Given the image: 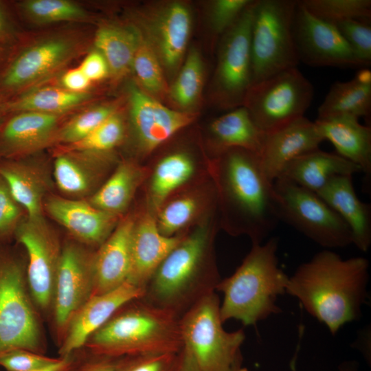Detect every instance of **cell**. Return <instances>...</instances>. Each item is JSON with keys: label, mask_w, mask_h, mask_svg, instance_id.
<instances>
[{"label": "cell", "mask_w": 371, "mask_h": 371, "mask_svg": "<svg viewBox=\"0 0 371 371\" xmlns=\"http://www.w3.org/2000/svg\"><path fill=\"white\" fill-rule=\"evenodd\" d=\"M199 208L198 201L192 196H182L161 206L155 218L159 232L171 237L189 223Z\"/></svg>", "instance_id": "f35d334b"}, {"label": "cell", "mask_w": 371, "mask_h": 371, "mask_svg": "<svg viewBox=\"0 0 371 371\" xmlns=\"http://www.w3.org/2000/svg\"><path fill=\"white\" fill-rule=\"evenodd\" d=\"M254 0L222 36L215 74V89L224 106H243L252 85L250 48Z\"/></svg>", "instance_id": "4fadbf2b"}, {"label": "cell", "mask_w": 371, "mask_h": 371, "mask_svg": "<svg viewBox=\"0 0 371 371\" xmlns=\"http://www.w3.org/2000/svg\"><path fill=\"white\" fill-rule=\"evenodd\" d=\"M44 212L63 226L72 239L91 249L99 247L117 226L119 216L93 206L87 199L50 194Z\"/></svg>", "instance_id": "9a60e30c"}, {"label": "cell", "mask_w": 371, "mask_h": 371, "mask_svg": "<svg viewBox=\"0 0 371 371\" xmlns=\"http://www.w3.org/2000/svg\"><path fill=\"white\" fill-rule=\"evenodd\" d=\"M26 266V258L16 246L0 245V355L15 348L46 352L41 314L30 293Z\"/></svg>", "instance_id": "8992f818"}, {"label": "cell", "mask_w": 371, "mask_h": 371, "mask_svg": "<svg viewBox=\"0 0 371 371\" xmlns=\"http://www.w3.org/2000/svg\"><path fill=\"white\" fill-rule=\"evenodd\" d=\"M88 98L85 93H74L65 89L45 87L25 93L5 102L8 113L34 111L56 115L83 102Z\"/></svg>", "instance_id": "d6a6232c"}, {"label": "cell", "mask_w": 371, "mask_h": 371, "mask_svg": "<svg viewBox=\"0 0 371 371\" xmlns=\"http://www.w3.org/2000/svg\"><path fill=\"white\" fill-rule=\"evenodd\" d=\"M210 132L215 147L222 154L238 148L258 155L265 136L244 106L214 119L210 124Z\"/></svg>", "instance_id": "f1b7e54d"}, {"label": "cell", "mask_w": 371, "mask_h": 371, "mask_svg": "<svg viewBox=\"0 0 371 371\" xmlns=\"http://www.w3.org/2000/svg\"><path fill=\"white\" fill-rule=\"evenodd\" d=\"M324 141L317 126L304 116L265 134L258 157L270 180L274 181L296 158L319 148Z\"/></svg>", "instance_id": "d6986e66"}, {"label": "cell", "mask_w": 371, "mask_h": 371, "mask_svg": "<svg viewBox=\"0 0 371 371\" xmlns=\"http://www.w3.org/2000/svg\"><path fill=\"white\" fill-rule=\"evenodd\" d=\"M279 221L329 249L352 244L351 232L317 192L283 178L273 181Z\"/></svg>", "instance_id": "9c48e42d"}, {"label": "cell", "mask_w": 371, "mask_h": 371, "mask_svg": "<svg viewBox=\"0 0 371 371\" xmlns=\"http://www.w3.org/2000/svg\"><path fill=\"white\" fill-rule=\"evenodd\" d=\"M4 104H5V102L0 101V125L5 120V118L4 117V115L5 114H8V113L6 112V111L5 109Z\"/></svg>", "instance_id": "9f6ffc18"}, {"label": "cell", "mask_w": 371, "mask_h": 371, "mask_svg": "<svg viewBox=\"0 0 371 371\" xmlns=\"http://www.w3.org/2000/svg\"><path fill=\"white\" fill-rule=\"evenodd\" d=\"M58 115L34 111L14 113L0 125V160L30 156L57 134Z\"/></svg>", "instance_id": "7402d4cb"}, {"label": "cell", "mask_w": 371, "mask_h": 371, "mask_svg": "<svg viewBox=\"0 0 371 371\" xmlns=\"http://www.w3.org/2000/svg\"><path fill=\"white\" fill-rule=\"evenodd\" d=\"M358 59L366 67L371 63L370 19H353L337 25Z\"/></svg>", "instance_id": "b9f144b4"}, {"label": "cell", "mask_w": 371, "mask_h": 371, "mask_svg": "<svg viewBox=\"0 0 371 371\" xmlns=\"http://www.w3.org/2000/svg\"><path fill=\"white\" fill-rule=\"evenodd\" d=\"M313 16L327 23L353 19H371L370 0H300Z\"/></svg>", "instance_id": "d590c367"}, {"label": "cell", "mask_w": 371, "mask_h": 371, "mask_svg": "<svg viewBox=\"0 0 371 371\" xmlns=\"http://www.w3.org/2000/svg\"><path fill=\"white\" fill-rule=\"evenodd\" d=\"M5 32V21L2 10L0 7V37L3 36Z\"/></svg>", "instance_id": "11a10c76"}, {"label": "cell", "mask_w": 371, "mask_h": 371, "mask_svg": "<svg viewBox=\"0 0 371 371\" xmlns=\"http://www.w3.org/2000/svg\"><path fill=\"white\" fill-rule=\"evenodd\" d=\"M226 227L246 234L252 245L265 242L279 221L273 181L264 172L257 153L232 148L217 165Z\"/></svg>", "instance_id": "3957f363"}, {"label": "cell", "mask_w": 371, "mask_h": 371, "mask_svg": "<svg viewBox=\"0 0 371 371\" xmlns=\"http://www.w3.org/2000/svg\"><path fill=\"white\" fill-rule=\"evenodd\" d=\"M91 81L79 67L67 71L62 78L65 89L74 93H83Z\"/></svg>", "instance_id": "681fc988"}, {"label": "cell", "mask_w": 371, "mask_h": 371, "mask_svg": "<svg viewBox=\"0 0 371 371\" xmlns=\"http://www.w3.org/2000/svg\"><path fill=\"white\" fill-rule=\"evenodd\" d=\"M129 104L133 133L145 153L154 150L195 119L194 114L168 108L134 85L129 89Z\"/></svg>", "instance_id": "2e32d148"}, {"label": "cell", "mask_w": 371, "mask_h": 371, "mask_svg": "<svg viewBox=\"0 0 371 371\" xmlns=\"http://www.w3.org/2000/svg\"><path fill=\"white\" fill-rule=\"evenodd\" d=\"M58 357H51L23 348H15L0 355V367L6 371H33L58 361Z\"/></svg>", "instance_id": "f6af8a7d"}, {"label": "cell", "mask_w": 371, "mask_h": 371, "mask_svg": "<svg viewBox=\"0 0 371 371\" xmlns=\"http://www.w3.org/2000/svg\"><path fill=\"white\" fill-rule=\"evenodd\" d=\"M120 358L93 355L82 348L80 358L71 371H116Z\"/></svg>", "instance_id": "7dc6e473"}, {"label": "cell", "mask_w": 371, "mask_h": 371, "mask_svg": "<svg viewBox=\"0 0 371 371\" xmlns=\"http://www.w3.org/2000/svg\"><path fill=\"white\" fill-rule=\"evenodd\" d=\"M78 67L91 82L104 78L109 72L106 61L97 50L89 54Z\"/></svg>", "instance_id": "c3c4849f"}, {"label": "cell", "mask_w": 371, "mask_h": 371, "mask_svg": "<svg viewBox=\"0 0 371 371\" xmlns=\"http://www.w3.org/2000/svg\"><path fill=\"white\" fill-rule=\"evenodd\" d=\"M359 172H362L361 170L356 164L337 153L318 148L290 162L278 178L317 192L335 176H352Z\"/></svg>", "instance_id": "83f0119b"}, {"label": "cell", "mask_w": 371, "mask_h": 371, "mask_svg": "<svg viewBox=\"0 0 371 371\" xmlns=\"http://www.w3.org/2000/svg\"><path fill=\"white\" fill-rule=\"evenodd\" d=\"M317 193L346 224L352 244L367 251L371 245V207L358 197L352 176H335Z\"/></svg>", "instance_id": "484cf974"}, {"label": "cell", "mask_w": 371, "mask_h": 371, "mask_svg": "<svg viewBox=\"0 0 371 371\" xmlns=\"http://www.w3.org/2000/svg\"><path fill=\"white\" fill-rule=\"evenodd\" d=\"M26 216L24 208L0 175V245L9 244L14 239L16 228Z\"/></svg>", "instance_id": "7bdbcfd3"}, {"label": "cell", "mask_w": 371, "mask_h": 371, "mask_svg": "<svg viewBox=\"0 0 371 371\" xmlns=\"http://www.w3.org/2000/svg\"><path fill=\"white\" fill-rule=\"evenodd\" d=\"M234 371H248L246 368L242 366V364L239 365Z\"/></svg>", "instance_id": "6f0895ef"}, {"label": "cell", "mask_w": 371, "mask_h": 371, "mask_svg": "<svg viewBox=\"0 0 371 371\" xmlns=\"http://www.w3.org/2000/svg\"><path fill=\"white\" fill-rule=\"evenodd\" d=\"M293 32L300 62L311 67H366L337 25L313 16L297 0Z\"/></svg>", "instance_id": "5bb4252c"}, {"label": "cell", "mask_w": 371, "mask_h": 371, "mask_svg": "<svg viewBox=\"0 0 371 371\" xmlns=\"http://www.w3.org/2000/svg\"><path fill=\"white\" fill-rule=\"evenodd\" d=\"M354 79L361 84L371 85V72L368 69H361L357 73Z\"/></svg>", "instance_id": "f5cc1de1"}, {"label": "cell", "mask_w": 371, "mask_h": 371, "mask_svg": "<svg viewBox=\"0 0 371 371\" xmlns=\"http://www.w3.org/2000/svg\"><path fill=\"white\" fill-rule=\"evenodd\" d=\"M113 113V109L109 106L88 109L74 117L58 131L56 140L67 146L74 144L88 136Z\"/></svg>", "instance_id": "ab89813d"}, {"label": "cell", "mask_w": 371, "mask_h": 371, "mask_svg": "<svg viewBox=\"0 0 371 371\" xmlns=\"http://www.w3.org/2000/svg\"><path fill=\"white\" fill-rule=\"evenodd\" d=\"M145 289L126 281L109 292L91 296L70 320L58 346L59 357L83 348L89 337L102 326L125 303L142 297Z\"/></svg>", "instance_id": "e0dca14e"}, {"label": "cell", "mask_w": 371, "mask_h": 371, "mask_svg": "<svg viewBox=\"0 0 371 371\" xmlns=\"http://www.w3.org/2000/svg\"><path fill=\"white\" fill-rule=\"evenodd\" d=\"M0 175L28 217L45 216L44 202L55 186L52 167L29 156L0 160Z\"/></svg>", "instance_id": "ffe728a7"}, {"label": "cell", "mask_w": 371, "mask_h": 371, "mask_svg": "<svg viewBox=\"0 0 371 371\" xmlns=\"http://www.w3.org/2000/svg\"><path fill=\"white\" fill-rule=\"evenodd\" d=\"M178 352L155 353L120 357L116 371H172L177 361Z\"/></svg>", "instance_id": "bcb514c9"}, {"label": "cell", "mask_w": 371, "mask_h": 371, "mask_svg": "<svg viewBox=\"0 0 371 371\" xmlns=\"http://www.w3.org/2000/svg\"><path fill=\"white\" fill-rule=\"evenodd\" d=\"M135 219L128 215L121 220L106 240L95 250L92 296L112 291L127 281Z\"/></svg>", "instance_id": "603a6c76"}, {"label": "cell", "mask_w": 371, "mask_h": 371, "mask_svg": "<svg viewBox=\"0 0 371 371\" xmlns=\"http://www.w3.org/2000/svg\"><path fill=\"white\" fill-rule=\"evenodd\" d=\"M183 237L162 235L157 229L155 218L150 213L135 219L127 281L145 289L157 268Z\"/></svg>", "instance_id": "cb8c5ba5"}, {"label": "cell", "mask_w": 371, "mask_h": 371, "mask_svg": "<svg viewBox=\"0 0 371 371\" xmlns=\"http://www.w3.org/2000/svg\"><path fill=\"white\" fill-rule=\"evenodd\" d=\"M368 280L366 258L344 259L325 249L297 268L289 278L286 293L296 297L335 335L344 325L361 317Z\"/></svg>", "instance_id": "6da1fadb"}, {"label": "cell", "mask_w": 371, "mask_h": 371, "mask_svg": "<svg viewBox=\"0 0 371 371\" xmlns=\"http://www.w3.org/2000/svg\"><path fill=\"white\" fill-rule=\"evenodd\" d=\"M371 112V85L355 79L335 82L317 110V118L339 115L368 117Z\"/></svg>", "instance_id": "1f68e13d"}, {"label": "cell", "mask_w": 371, "mask_h": 371, "mask_svg": "<svg viewBox=\"0 0 371 371\" xmlns=\"http://www.w3.org/2000/svg\"><path fill=\"white\" fill-rule=\"evenodd\" d=\"M315 122L337 154L358 166L368 178L371 175V128L351 115L317 118Z\"/></svg>", "instance_id": "4316f807"}, {"label": "cell", "mask_w": 371, "mask_h": 371, "mask_svg": "<svg viewBox=\"0 0 371 371\" xmlns=\"http://www.w3.org/2000/svg\"><path fill=\"white\" fill-rule=\"evenodd\" d=\"M106 153L67 150L58 154L53 164L54 185L63 196L87 199L104 183L111 163Z\"/></svg>", "instance_id": "44dd1931"}, {"label": "cell", "mask_w": 371, "mask_h": 371, "mask_svg": "<svg viewBox=\"0 0 371 371\" xmlns=\"http://www.w3.org/2000/svg\"><path fill=\"white\" fill-rule=\"evenodd\" d=\"M194 169L192 160L185 153H176L162 159L155 169L150 183L153 207L159 210L168 195L190 178Z\"/></svg>", "instance_id": "836d02e7"}, {"label": "cell", "mask_w": 371, "mask_h": 371, "mask_svg": "<svg viewBox=\"0 0 371 371\" xmlns=\"http://www.w3.org/2000/svg\"><path fill=\"white\" fill-rule=\"evenodd\" d=\"M143 175L142 169L135 164L122 161L87 200L96 208L120 217L128 207Z\"/></svg>", "instance_id": "f546056e"}, {"label": "cell", "mask_w": 371, "mask_h": 371, "mask_svg": "<svg viewBox=\"0 0 371 371\" xmlns=\"http://www.w3.org/2000/svg\"><path fill=\"white\" fill-rule=\"evenodd\" d=\"M213 236L207 221L184 236L157 268L142 297L180 318L214 293L221 279L213 258Z\"/></svg>", "instance_id": "7a4b0ae2"}, {"label": "cell", "mask_w": 371, "mask_h": 371, "mask_svg": "<svg viewBox=\"0 0 371 371\" xmlns=\"http://www.w3.org/2000/svg\"><path fill=\"white\" fill-rule=\"evenodd\" d=\"M313 95V85L294 67L253 84L243 106L267 134L304 117Z\"/></svg>", "instance_id": "30bf717a"}, {"label": "cell", "mask_w": 371, "mask_h": 371, "mask_svg": "<svg viewBox=\"0 0 371 371\" xmlns=\"http://www.w3.org/2000/svg\"><path fill=\"white\" fill-rule=\"evenodd\" d=\"M74 52L70 41L50 38L16 55L0 73V93L8 94L47 76L62 66Z\"/></svg>", "instance_id": "ac0fdd59"}, {"label": "cell", "mask_w": 371, "mask_h": 371, "mask_svg": "<svg viewBox=\"0 0 371 371\" xmlns=\"http://www.w3.org/2000/svg\"><path fill=\"white\" fill-rule=\"evenodd\" d=\"M291 368L293 371H296L295 364H292ZM340 371H357V368L353 363H345L339 368Z\"/></svg>", "instance_id": "db71d44e"}, {"label": "cell", "mask_w": 371, "mask_h": 371, "mask_svg": "<svg viewBox=\"0 0 371 371\" xmlns=\"http://www.w3.org/2000/svg\"><path fill=\"white\" fill-rule=\"evenodd\" d=\"M179 319L142 297L135 298L93 333L83 349L113 358L178 352L183 347Z\"/></svg>", "instance_id": "277c9868"}, {"label": "cell", "mask_w": 371, "mask_h": 371, "mask_svg": "<svg viewBox=\"0 0 371 371\" xmlns=\"http://www.w3.org/2000/svg\"><path fill=\"white\" fill-rule=\"evenodd\" d=\"M14 239L26 252L27 282L32 300L40 314L49 315L63 243L45 216H26Z\"/></svg>", "instance_id": "8fae6325"}, {"label": "cell", "mask_w": 371, "mask_h": 371, "mask_svg": "<svg viewBox=\"0 0 371 371\" xmlns=\"http://www.w3.org/2000/svg\"><path fill=\"white\" fill-rule=\"evenodd\" d=\"M278 247L276 237L252 245L235 272L220 281L216 291L223 295V323L236 319L244 326L255 325L281 311L277 298L286 293L289 277L279 267Z\"/></svg>", "instance_id": "5b68a950"}, {"label": "cell", "mask_w": 371, "mask_h": 371, "mask_svg": "<svg viewBox=\"0 0 371 371\" xmlns=\"http://www.w3.org/2000/svg\"><path fill=\"white\" fill-rule=\"evenodd\" d=\"M203 76L201 56L196 49H192L171 87L172 100L183 108L192 106L200 95Z\"/></svg>", "instance_id": "8d00e7d4"}, {"label": "cell", "mask_w": 371, "mask_h": 371, "mask_svg": "<svg viewBox=\"0 0 371 371\" xmlns=\"http://www.w3.org/2000/svg\"><path fill=\"white\" fill-rule=\"evenodd\" d=\"M254 0H216L210 8L209 21L213 34L223 36Z\"/></svg>", "instance_id": "ee69618b"}, {"label": "cell", "mask_w": 371, "mask_h": 371, "mask_svg": "<svg viewBox=\"0 0 371 371\" xmlns=\"http://www.w3.org/2000/svg\"><path fill=\"white\" fill-rule=\"evenodd\" d=\"M172 371H200L188 352L182 347Z\"/></svg>", "instance_id": "816d5d0a"}, {"label": "cell", "mask_w": 371, "mask_h": 371, "mask_svg": "<svg viewBox=\"0 0 371 371\" xmlns=\"http://www.w3.org/2000/svg\"><path fill=\"white\" fill-rule=\"evenodd\" d=\"M214 292L194 305L179 319L183 348L200 371H234L242 364L243 330L227 332Z\"/></svg>", "instance_id": "52a82bcc"}, {"label": "cell", "mask_w": 371, "mask_h": 371, "mask_svg": "<svg viewBox=\"0 0 371 371\" xmlns=\"http://www.w3.org/2000/svg\"><path fill=\"white\" fill-rule=\"evenodd\" d=\"M296 5V0L254 1L250 34L252 85L300 63L293 32Z\"/></svg>", "instance_id": "ba28073f"}, {"label": "cell", "mask_w": 371, "mask_h": 371, "mask_svg": "<svg viewBox=\"0 0 371 371\" xmlns=\"http://www.w3.org/2000/svg\"><path fill=\"white\" fill-rule=\"evenodd\" d=\"M82 352V349L67 356L59 357L58 361L52 365L33 371H71L78 362Z\"/></svg>", "instance_id": "f907efd6"}, {"label": "cell", "mask_w": 371, "mask_h": 371, "mask_svg": "<svg viewBox=\"0 0 371 371\" xmlns=\"http://www.w3.org/2000/svg\"><path fill=\"white\" fill-rule=\"evenodd\" d=\"M25 12L40 22H54L80 19L85 16L82 8L65 0H31L23 3Z\"/></svg>", "instance_id": "60d3db41"}, {"label": "cell", "mask_w": 371, "mask_h": 371, "mask_svg": "<svg viewBox=\"0 0 371 371\" xmlns=\"http://www.w3.org/2000/svg\"><path fill=\"white\" fill-rule=\"evenodd\" d=\"M192 29L188 8L180 2L170 3L160 9L150 23V38L162 65L175 69L181 63Z\"/></svg>", "instance_id": "d4e9b609"}, {"label": "cell", "mask_w": 371, "mask_h": 371, "mask_svg": "<svg viewBox=\"0 0 371 371\" xmlns=\"http://www.w3.org/2000/svg\"><path fill=\"white\" fill-rule=\"evenodd\" d=\"M141 34L131 26L106 25L98 30L95 45L114 77L120 78L132 69Z\"/></svg>", "instance_id": "4dcf8cb0"}, {"label": "cell", "mask_w": 371, "mask_h": 371, "mask_svg": "<svg viewBox=\"0 0 371 371\" xmlns=\"http://www.w3.org/2000/svg\"><path fill=\"white\" fill-rule=\"evenodd\" d=\"M124 133L121 117L113 113L82 140L67 146V150L93 153H107L117 146Z\"/></svg>", "instance_id": "74e56055"}, {"label": "cell", "mask_w": 371, "mask_h": 371, "mask_svg": "<svg viewBox=\"0 0 371 371\" xmlns=\"http://www.w3.org/2000/svg\"><path fill=\"white\" fill-rule=\"evenodd\" d=\"M94 253L74 239L63 243L49 314L58 346L73 316L92 296Z\"/></svg>", "instance_id": "7c38bea8"}, {"label": "cell", "mask_w": 371, "mask_h": 371, "mask_svg": "<svg viewBox=\"0 0 371 371\" xmlns=\"http://www.w3.org/2000/svg\"><path fill=\"white\" fill-rule=\"evenodd\" d=\"M161 63L148 38L141 34L133 58L132 69L148 94L161 95L166 91Z\"/></svg>", "instance_id": "e575fe53"}]
</instances>
